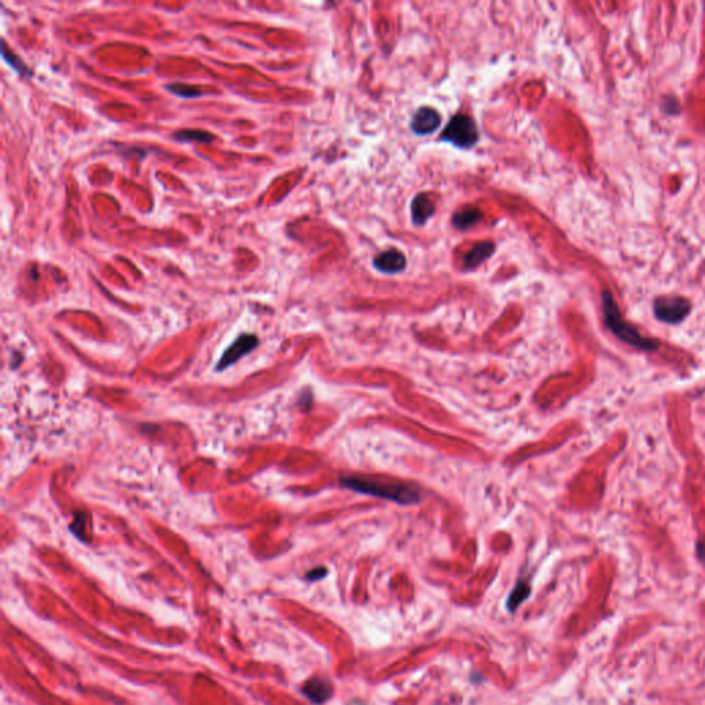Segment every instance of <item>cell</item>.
I'll return each mask as SVG.
<instances>
[{"label":"cell","mask_w":705,"mask_h":705,"mask_svg":"<svg viewBox=\"0 0 705 705\" xmlns=\"http://www.w3.org/2000/svg\"><path fill=\"white\" fill-rule=\"evenodd\" d=\"M661 109H662V112L665 114L675 116V114H679L682 112V105H681V103L675 97H667V98L662 100Z\"/></svg>","instance_id":"16"},{"label":"cell","mask_w":705,"mask_h":705,"mask_svg":"<svg viewBox=\"0 0 705 705\" xmlns=\"http://www.w3.org/2000/svg\"><path fill=\"white\" fill-rule=\"evenodd\" d=\"M405 257L401 251L398 250H388L381 252L374 261V265L378 271L387 273V274H394L402 271L405 268Z\"/></svg>","instance_id":"8"},{"label":"cell","mask_w":705,"mask_h":705,"mask_svg":"<svg viewBox=\"0 0 705 705\" xmlns=\"http://www.w3.org/2000/svg\"><path fill=\"white\" fill-rule=\"evenodd\" d=\"M302 693L316 705H321L326 703L332 695H333V688L332 685L326 681V679H321V678H313L310 681H308L303 688H302Z\"/></svg>","instance_id":"7"},{"label":"cell","mask_w":705,"mask_h":705,"mask_svg":"<svg viewBox=\"0 0 705 705\" xmlns=\"http://www.w3.org/2000/svg\"><path fill=\"white\" fill-rule=\"evenodd\" d=\"M175 138L178 141H197L203 144H209L214 139V137L206 131H199V130H182L175 134Z\"/></svg>","instance_id":"13"},{"label":"cell","mask_w":705,"mask_h":705,"mask_svg":"<svg viewBox=\"0 0 705 705\" xmlns=\"http://www.w3.org/2000/svg\"><path fill=\"white\" fill-rule=\"evenodd\" d=\"M258 343H259V339H258L257 335H252V333L240 335L223 351V354L219 358V363H218L215 370H217L218 372L227 370L230 365L236 364L240 358H243L244 356L250 354L258 346Z\"/></svg>","instance_id":"5"},{"label":"cell","mask_w":705,"mask_h":705,"mask_svg":"<svg viewBox=\"0 0 705 705\" xmlns=\"http://www.w3.org/2000/svg\"><path fill=\"white\" fill-rule=\"evenodd\" d=\"M494 251V245L489 241H485L483 244H478L473 251H470L466 258H464V266L467 269H474L477 268L480 264H483L485 259H488L489 257L493 254Z\"/></svg>","instance_id":"10"},{"label":"cell","mask_w":705,"mask_h":705,"mask_svg":"<svg viewBox=\"0 0 705 705\" xmlns=\"http://www.w3.org/2000/svg\"><path fill=\"white\" fill-rule=\"evenodd\" d=\"M602 306L605 314V324L620 340L641 350L657 349L658 346L657 340L645 338L644 335L639 333V331L635 326H631L624 320L613 295L609 291L602 292Z\"/></svg>","instance_id":"2"},{"label":"cell","mask_w":705,"mask_h":705,"mask_svg":"<svg viewBox=\"0 0 705 705\" xmlns=\"http://www.w3.org/2000/svg\"><path fill=\"white\" fill-rule=\"evenodd\" d=\"M326 573H328V570H326V568H323V566L316 568V569H313V570L308 572V575H306V580H309V582H317V580H321V579H324V577H326Z\"/></svg>","instance_id":"17"},{"label":"cell","mask_w":705,"mask_h":705,"mask_svg":"<svg viewBox=\"0 0 705 705\" xmlns=\"http://www.w3.org/2000/svg\"><path fill=\"white\" fill-rule=\"evenodd\" d=\"M653 312L665 324H679L692 312V303L683 296H660L653 303Z\"/></svg>","instance_id":"4"},{"label":"cell","mask_w":705,"mask_h":705,"mask_svg":"<svg viewBox=\"0 0 705 705\" xmlns=\"http://www.w3.org/2000/svg\"><path fill=\"white\" fill-rule=\"evenodd\" d=\"M434 214V204L426 195H419L412 203V218L416 225L425 223Z\"/></svg>","instance_id":"9"},{"label":"cell","mask_w":705,"mask_h":705,"mask_svg":"<svg viewBox=\"0 0 705 705\" xmlns=\"http://www.w3.org/2000/svg\"><path fill=\"white\" fill-rule=\"evenodd\" d=\"M441 124V116L433 108H420L412 119V130L418 135H427L434 132Z\"/></svg>","instance_id":"6"},{"label":"cell","mask_w":705,"mask_h":705,"mask_svg":"<svg viewBox=\"0 0 705 705\" xmlns=\"http://www.w3.org/2000/svg\"><path fill=\"white\" fill-rule=\"evenodd\" d=\"M481 218H483V214L477 209H464V210L455 214L453 223H455V226H457L459 229L463 230V229H467V227L476 225Z\"/></svg>","instance_id":"12"},{"label":"cell","mask_w":705,"mask_h":705,"mask_svg":"<svg viewBox=\"0 0 705 705\" xmlns=\"http://www.w3.org/2000/svg\"><path fill=\"white\" fill-rule=\"evenodd\" d=\"M529 596H531V586L526 582H520L507 599V609L510 612H515L520 607V605L524 600H526Z\"/></svg>","instance_id":"11"},{"label":"cell","mask_w":705,"mask_h":705,"mask_svg":"<svg viewBox=\"0 0 705 705\" xmlns=\"http://www.w3.org/2000/svg\"><path fill=\"white\" fill-rule=\"evenodd\" d=\"M1 55H3V58L8 62V65H10L13 69H15L18 73H21V75H31V70L26 68V65H25L22 61H20V59H18L15 55L13 54V53H7V46H6V43H3Z\"/></svg>","instance_id":"14"},{"label":"cell","mask_w":705,"mask_h":705,"mask_svg":"<svg viewBox=\"0 0 705 705\" xmlns=\"http://www.w3.org/2000/svg\"><path fill=\"white\" fill-rule=\"evenodd\" d=\"M167 89L171 93H174V94H176V96H179L182 98H193V97L200 96L199 90H196L193 87H189V86H183V84H172V86H167Z\"/></svg>","instance_id":"15"},{"label":"cell","mask_w":705,"mask_h":705,"mask_svg":"<svg viewBox=\"0 0 705 705\" xmlns=\"http://www.w3.org/2000/svg\"><path fill=\"white\" fill-rule=\"evenodd\" d=\"M441 138L459 148H471L478 141V130L471 117L457 114L449 121Z\"/></svg>","instance_id":"3"},{"label":"cell","mask_w":705,"mask_h":705,"mask_svg":"<svg viewBox=\"0 0 705 705\" xmlns=\"http://www.w3.org/2000/svg\"><path fill=\"white\" fill-rule=\"evenodd\" d=\"M340 483L346 488L353 489L360 493L377 496L381 499L393 500L400 504H414L420 499L419 490L402 481L381 477V476H349L343 477Z\"/></svg>","instance_id":"1"}]
</instances>
